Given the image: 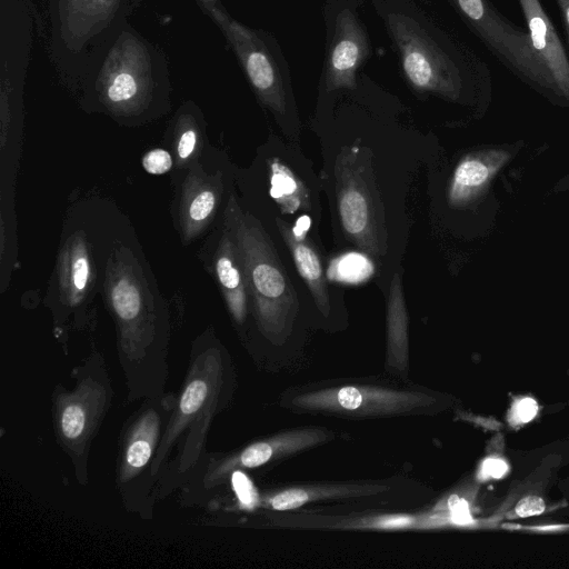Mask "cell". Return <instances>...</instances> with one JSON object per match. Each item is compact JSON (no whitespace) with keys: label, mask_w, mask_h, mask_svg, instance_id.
<instances>
[{"label":"cell","mask_w":569,"mask_h":569,"mask_svg":"<svg viewBox=\"0 0 569 569\" xmlns=\"http://www.w3.org/2000/svg\"><path fill=\"white\" fill-rule=\"evenodd\" d=\"M513 153V148L486 147L465 154L449 180L447 194L450 206L465 208L479 200Z\"/></svg>","instance_id":"4fadbf2b"},{"label":"cell","mask_w":569,"mask_h":569,"mask_svg":"<svg viewBox=\"0 0 569 569\" xmlns=\"http://www.w3.org/2000/svg\"><path fill=\"white\" fill-rule=\"evenodd\" d=\"M537 411V402L531 398H525L516 403L513 418L516 419V422H528L535 418Z\"/></svg>","instance_id":"4316f807"},{"label":"cell","mask_w":569,"mask_h":569,"mask_svg":"<svg viewBox=\"0 0 569 569\" xmlns=\"http://www.w3.org/2000/svg\"><path fill=\"white\" fill-rule=\"evenodd\" d=\"M566 24L569 39V0H557Z\"/></svg>","instance_id":"f546056e"},{"label":"cell","mask_w":569,"mask_h":569,"mask_svg":"<svg viewBox=\"0 0 569 569\" xmlns=\"http://www.w3.org/2000/svg\"><path fill=\"white\" fill-rule=\"evenodd\" d=\"M209 18L218 26L233 50L254 93L278 118H286L293 107L290 73L274 38L233 19L228 11Z\"/></svg>","instance_id":"9c48e42d"},{"label":"cell","mask_w":569,"mask_h":569,"mask_svg":"<svg viewBox=\"0 0 569 569\" xmlns=\"http://www.w3.org/2000/svg\"><path fill=\"white\" fill-rule=\"evenodd\" d=\"M339 213L347 234L368 243L371 236L370 208L365 191L357 182H345L339 192Z\"/></svg>","instance_id":"d6986e66"},{"label":"cell","mask_w":569,"mask_h":569,"mask_svg":"<svg viewBox=\"0 0 569 569\" xmlns=\"http://www.w3.org/2000/svg\"><path fill=\"white\" fill-rule=\"evenodd\" d=\"M140 0H48L49 51L70 84L80 83L103 43L133 13Z\"/></svg>","instance_id":"5b68a950"},{"label":"cell","mask_w":569,"mask_h":569,"mask_svg":"<svg viewBox=\"0 0 569 569\" xmlns=\"http://www.w3.org/2000/svg\"><path fill=\"white\" fill-rule=\"evenodd\" d=\"M71 390L59 387L52 396V416L60 447L69 456L79 482L88 481L90 447L109 409L113 391L104 361L91 356L72 373Z\"/></svg>","instance_id":"52a82bcc"},{"label":"cell","mask_w":569,"mask_h":569,"mask_svg":"<svg viewBox=\"0 0 569 569\" xmlns=\"http://www.w3.org/2000/svg\"><path fill=\"white\" fill-rule=\"evenodd\" d=\"M278 229L291 251L298 272L312 293L319 310L327 316L330 311L329 295L321 261L315 248L286 221L276 219Z\"/></svg>","instance_id":"e0dca14e"},{"label":"cell","mask_w":569,"mask_h":569,"mask_svg":"<svg viewBox=\"0 0 569 569\" xmlns=\"http://www.w3.org/2000/svg\"><path fill=\"white\" fill-rule=\"evenodd\" d=\"M389 488L387 483H330L289 487L267 497L264 506L277 511H288L318 500L375 497L386 492Z\"/></svg>","instance_id":"2e32d148"},{"label":"cell","mask_w":569,"mask_h":569,"mask_svg":"<svg viewBox=\"0 0 569 569\" xmlns=\"http://www.w3.org/2000/svg\"><path fill=\"white\" fill-rule=\"evenodd\" d=\"M226 223L232 230L260 332L280 343L291 332L298 300L274 247L260 223L231 197Z\"/></svg>","instance_id":"277c9868"},{"label":"cell","mask_w":569,"mask_h":569,"mask_svg":"<svg viewBox=\"0 0 569 569\" xmlns=\"http://www.w3.org/2000/svg\"><path fill=\"white\" fill-rule=\"evenodd\" d=\"M361 0H329L326 6L327 56L322 82L327 92L357 89V74L369 58L370 41L358 7Z\"/></svg>","instance_id":"8fae6325"},{"label":"cell","mask_w":569,"mask_h":569,"mask_svg":"<svg viewBox=\"0 0 569 569\" xmlns=\"http://www.w3.org/2000/svg\"><path fill=\"white\" fill-rule=\"evenodd\" d=\"M79 84L83 106L118 119H144L170 109L168 59L129 21L97 51Z\"/></svg>","instance_id":"7a4b0ae2"},{"label":"cell","mask_w":569,"mask_h":569,"mask_svg":"<svg viewBox=\"0 0 569 569\" xmlns=\"http://www.w3.org/2000/svg\"><path fill=\"white\" fill-rule=\"evenodd\" d=\"M372 273L370 261L358 253L339 257L331 262L328 276L336 281L357 283L366 280Z\"/></svg>","instance_id":"7402d4cb"},{"label":"cell","mask_w":569,"mask_h":569,"mask_svg":"<svg viewBox=\"0 0 569 569\" xmlns=\"http://www.w3.org/2000/svg\"><path fill=\"white\" fill-rule=\"evenodd\" d=\"M531 48L550 76L556 97L569 107V58L539 0H518Z\"/></svg>","instance_id":"5bb4252c"},{"label":"cell","mask_w":569,"mask_h":569,"mask_svg":"<svg viewBox=\"0 0 569 569\" xmlns=\"http://www.w3.org/2000/svg\"><path fill=\"white\" fill-rule=\"evenodd\" d=\"M399 58L406 81L417 92L458 101L463 71L448 37L426 0H372Z\"/></svg>","instance_id":"3957f363"},{"label":"cell","mask_w":569,"mask_h":569,"mask_svg":"<svg viewBox=\"0 0 569 569\" xmlns=\"http://www.w3.org/2000/svg\"><path fill=\"white\" fill-rule=\"evenodd\" d=\"M241 471L242 470H236L232 472L233 482L237 483V486H234V490L238 493L239 500L242 505L252 506L258 500V496L253 490L250 481Z\"/></svg>","instance_id":"d4e9b609"},{"label":"cell","mask_w":569,"mask_h":569,"mask_svg":"<svg viewBox=\"0 0 569 569\" xmlns=\"http://www.w3.org/2000/svg\"><path fill=\"white\" fill-rule=\"evenodd\" d=\"M507 470L508 466L502 459L488 458L482 462L480 476L482 479H499L506 475Z\"/></svg>","instance_id":"83f0119b"},{"label":"cell","mask_w":569,"mask_h":569,"mask_svg":"<svg viewBox=\"0 0 569 569\" xmlns=\"http://www.w3.org/2000/svg\"><path fill=\"white\" fill-rule=\"evenodd\" d=\"M142 167L151 174L167 173L172 167L171 154L161 148L152 149L144 154Z\"/></svg>","instance_id":"cb8c5ba5"},{"label":"cell","mask_w":569,"mask_h":569,"mask_svg":"<svg viewBox=\"0 0 569 569\" xmlns=\"http://www.w3.org/2000/svg\"><path fill=\"white\" fill-rule=\"evenodd\" d=\"M447 1L511 70L533 87L556 96L552 80L536 57L527 30L506 20L489 0Z\"/></svg>","instance_id":"30bf717a"},{"label":"cell","mask_w":569,"mask_h":569,"mask_svg":"<svg viewBox=\"0 0 569 569\" xmlns=\"http://www.w3.org/2000/svg\"><path fill=\"white\" fill-rule=\"evenodd\" d=\"M173 393L143 399V405L123 426L116 482L124 507L141 517L151 516V467L176 405Z\"/></svg>","instance_id":"ba28073f"},{"label":"cell","mask_w":569,"mask_h":569,"mask_svg":"<svg viewBox=\"0 0 569 569\" xmlns=\"http://www.w3.org/2000/svg\"><path fill=\"white\" fill-rule=\"evenodd\" d=\"M218 202L216 190L208 184L191 186L182 202V221L186 233L191 236L201 229L213 214Z\"/></svg>","instance_id":"44dd1931"},{"label":"cell","mask_w":569,"mask_h":569,"mask_svg":"<svg viewBox=\"0 0 569 569\" xmlns=\"http://www.w3.org/2000/svg\"><path fill=\"white\" fill-rule=\"evenodd\" d=\"M566 190H569V174H567L562 179H560L555 187V191H566Z\"/></svg>","instance_id":"4dcf8cb0"},{"label":"cell","mask_w":569,"mask_h":569,"mask_svg":"<svg viewBox=\"0 0 569 569\" xmlns=\"http://www.w3.org/2000/svg\"><path fill=\"white\" fill-rule=\"evenodd\" d=\"M545 501L537 496H527L518 501L515 511L521 518L540 515L545 511Z\"/></svg>","instance_id":"484cf974"},{"label":"cell","mask_w":569,"mask_h":569,"mask_svg":"<svg viewBox=\"0 0 569 569\" xmlns=\"http://www.w3.org/2000/svg\"><path fill=\"white\" fill-rule=\"evenodd\" d=\"M387 359L388 363L403 371L408 366V316L401 278L395 273L387 306Z\"/></svg>","instance_id":"ac0fdd59"},{"label":"cell","mask_w":569,"mask_h":569,"mask_svg":"<svg viewBox=\"0 0 569 569\" xmlns=\"http://www.w3.org/2000/svg\"><path fill=\"white\" fill-rule=\"evenodd\" d=\"M435 399L423 388L376 382L317 385L287 391L281 406L299 413L343 419H375L425 415Z\"/></svg>","instance_id":"8992f818"},{"label":"cell","mask_w":569,"mask_h":569,"mask_svg":"<svg viewBox=\"0 0 569 569\" xmlns=\"http://www.w3.org/2000/svg\"><path fill=\"white\" fill-rule=\"evenodd\" d=\"M90 278V263L83 248H78L70 264V283L73 296L80 297L86 291Z\"/></svg>","instance_id":"603a6c76"},{"label":"cell","mask_w":569,"mask_h":569,"mask_svg":"<svg viewBox=\"0 0 569 569\" xmlns=\"http://www.w3.org/2000/svg\"><path fill=\"white\" fill-rule=\"evenodd\" d=\"M270 194L284 212L293 213L308 207V192L293 171L274 159L269 164Z\"/></svg>","instance_id":"ffe728a7"},{"label":"cell","mask_w":569,"mask_h":569,"mask_svg":"<svg viewBox=\"0 0 569 569\" xmlns=\"http://www.w3.org/2000/svg\"><path fill=\"white\" fill-rule=\"evenodd\" d=\"M199 7L203 10L206 14L209 17L220 10H224L226 8L221 3L220 0H196Z\"/></svg>","instance_id":"f1b7e54d"},{"label":"cell","mask_w":569,"mask_h":569,"mask_svg":"<svg viewBox=\"0 0 569 569\" xmlns=\"http://www.w3.org/2000/svg\"><path fill=\"white\" fill-rule=\"evenodd\" d=\"M212 264L229 312L233 320L241 326L248 316L249 293L237 242L227 223L214 252Z\"/></svg>","instance_id":"9a60e30c"},{"label":"cell","mask_w":569,"mask_h":569,"mask_svg":"<svg viewBox=\"0 0 569 569\" xmlns=\"http://www.w3.org/2000/svg\"><path fill=\"white\" fill-rule=\"evenodd\" d=\"M233 387V367L226 349L213 338H199L152 462L154 501L187 485L200 471L208 458V431L230 403Z\"/></svg>","instance_id":"6da1fadb"},{"label":"cell","mask_w":569,"mask_h":569,"mask_svg":"<svg viewBox=\"0 0 569 569\" xmlns=\"http://www.w3.org/2000/svg\"><path fill=\"white\" fill-rule=\"evenodd\" d=\"M331 431L309 427L282 431L254 441L237 452L222 458L206 459L198 472L201 487L211 490L221 485L227 476L236 470L254 469L270 462L279 461L332 439Z\"/></svg>","instance_id":"7c38bea8"}]
</instances>
